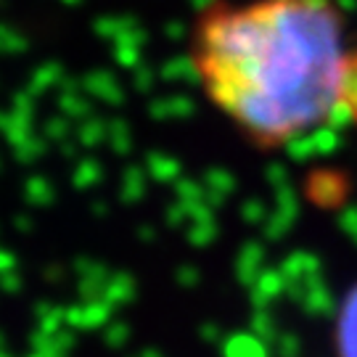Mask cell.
I'll use <instances>...</instances> for the list:
<instances>
[{
	"label": "cell",
	"instance_id": "obj_1",
	"mask_svg": "<svg viewBox=\"0 0 357 357\" xmlns=\"http://www.w3.org/2000/svg\"><path fill=\"white\" fill-rule=\"evenodd\" d=\"M355 56L333 0H220L191 35L204 96L265 151L347 122Z\"/></svg>",
	"mask_w": 357,
	"mask_h": 357
},
{
	"label": "cell",
	"instance_id": "obj_2",
	"mask_svg": "<svg viewBox=\"0 0 357 357\" xmlns=\"http://www.w3.org/2000/svg\"><path fill=\"white\" fill-rule=\"evenodd\" d=\"M333 347L336 357H357V286L347 291L344 302L339 307Z\"/></svg>",
	"mask_w": 357,
	"mask_h": 357
}]
</instances>
